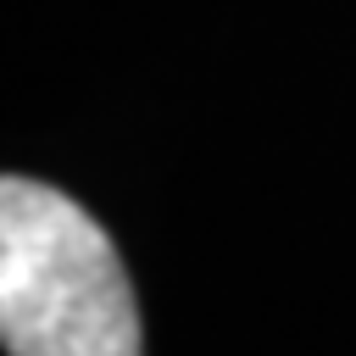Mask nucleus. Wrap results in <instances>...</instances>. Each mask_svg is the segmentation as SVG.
<instances>
[{
    "label": "nucleus",
    "instance_id": "f257e3e1",
    "mask_svg": "<svg viewBox=\"0 0 356 356\" xmlns=\"http://www.w3.org/2000/svg\"><path fill=\"white\" fill-rule=\"evenodd\" d=\"M0 339L11 356H145L111 234L33 178L0 184Z\"/></svg>",
    "mask_w": 356,
    "mask_h": 356
}]
</instances>
